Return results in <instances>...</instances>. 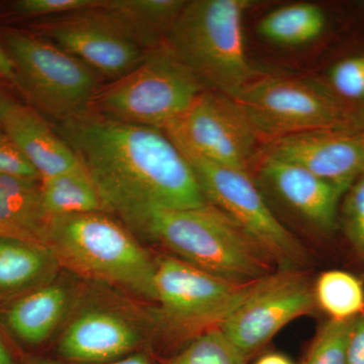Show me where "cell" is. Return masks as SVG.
<instances>
[{"mask_svg": "<svg viewBox=\"0 0 364 364\" xmlns=\"http://www.w3.org/2000/svg\"><path fill=\"white\" fill-rule=\"evenodd\" d=\"M255 164L261 178L294 212L318 229H334L343 196L338 188L299 165L262 153Z\"/></svg>", "mask_w": 364, "mask_h": 364, "instance_id": "9a60e30c", "label": "cell"}, {"mask_svg": "<svg viewBox=\"0 0 364 364\" xmlns=\"http://www.w3.org/2000/svg\"><path fill=\"white\" fill-rule=\"evenodd\" d=\"M56 131L77 155L109 213L140 231L157 208L208 205L191 164L159 129L117 121L95 109Z\"/></svg>", "mask_w": 364, "mask_h": 364, "instance_id": "6da1fadb", "label": "cell"}, {"mask_svg": "<svg viewBox=\"0 0 364 364\" xmlns=\"http://www.w3.org/2000/svg\"><path fill=\"white\" fill-rule=\"evenodd\" d=\"M165 133L181 150L210 161L249 172L261 143L250 122L227 95L205 90Z\"/></svg>", "mask_w": 364, "mask_h": 364, "instance_id": "30bf717a", "label": "cell"}, {"mask_svg": "<svg viewBox=\"0 0 364 364\" xmlns=\"http://www.w3.org/2000/svg\"><path fill=\"white\" fill-rule=\"evenodd\" d=\"M316 305L314 289L306 275L282 269L261 280L219 329L250 358L284 326L310 313Z\"/></svg>", "mask_w": 364, "mask_h": 364, "instance_id": "8fae6325", "label": "cell"}, {"mask_svg": "<svg viewBox=\"0 0 364 364\" xmlns=\"http://www.w3.org/2000/svg\"><path fill=\"white\" fill-rule=\"evenodd\" d=\"M59 267L46 244L0 236V304L7 305L48 284Z\"/></svg>", "mask_w": 364, "mask_h": 364, "instance_id": "ac0fdd59", "label": "cell"}, {"mask_svg": "<svg viewBox=\"0 0 364 364\" xmlns=\"http://www.w3.org/2000/svg\"><path fill=\"white\" fill-rule=\"evenodd\" d=\"M208 203L231 217L253 236L277 264L294 269L306 262L305 248L277 219L249 172L223 166L181 150Z\"/></svg>", "mask_w": 364, "mask_h": 364, "instance_id": "9c48e42d", "label": "cell"}, {"mask_svg": "<svg viewBox=\"0 0 364 364\" xmlns=\"http://www.w3.org/2000/svg\"><path fill=\"white\" fill-rule=\"evenodd\" d=\"M0 174L41 181L39 173L11 136L0 128Z\"/></svg>", "mask_w": 364, "mask_h": 364, "instance_id": "f1b7e54d", "label": "cell"}, {"mask_svg": "<svg viewBox=\"0 0 364 364\" xmlns=\"http://www.w3.org/2000/svg\"><path fill=\"white\" fill-rule=\"evenodd\" d=\"M326 23L321 7L299 2L267 14L258 25V32L273 44L294 47L317 39L324 32Z\"/></svg>", "mask_w": 364, "mask_h": 364, "instance_id": "7402d4cb", "label": "cell"}, {"mask_svg": "<svg viewBox=\"0 0 364 364\" xmlns=\"http://www.w3.org/2000/svg\"><path fill=\"white\" fill-rule=\"evenodd\" d=\"M21 363L23 364H154L151 360L149 355L145 352H139V353L133 354L128 358L119 359V360L112 361V363H67V361L60 360L58 358H45V356L26 355L21 356Z\"/></svg>", "mask_w": 364, "mask_h": 364, "instance_id": "4dcf8cb0", "label": "cell"}, {"mask_svg": "<svg viewBox=\"0 0 364 364\" xmlns=\"http://www.w3.org/2000/svg\"><path fill=\"white\" fill-rule=\"evenodd\" d=\"M47 245L59 265L154 301L155 260L107 213L50 218Z\"/></svg>", "mask_w": 364, "mask_h": 364, "instance_id": "277c9868", "label": "cell"}, {"mask_svg": "<svg viewBox=\"0 0 364 364\" xmlns=\"http://www.w3.org/2000/svg\"><path fill=\"white\" fill-rule=\"evenodd\" d=\"M0 81L18 90V79H16L13 62L1 42H0Z\"/></svg>", "mask_w": 364, "mask_h": 364, "instance_id": "1f68e13d", "label": "cell"}, {"mask_svg": "<svg viewBox=\"0 0 364 364\" xmlns=\"http://www.w3.org/2000/svg\"><path fill=\"white\" fill-rule=\"evenodd\" d=\"M49 219L43 205L41 181L0 174V236L47 245Z\"/></svg>", "mask_w": 364, "mask_h": 364, "instance_id": "ffe728a7", "label": "cell"}, {"mask_svg": "<svg viewBox=\"0 0 364 364\" xmlns=\"http://www.w3.org/2000/svg\"><path fill=\"white\" fill-rule=\"evenodd\" d=\"M100 2L102 0H16L9 4V11L20 18L45 21L90 11Z\"/></svg>", "mask_w": 364, "mask_h": 364, "instance_id": "4316f807", "label": "cell"}, {"mask_svg": "<svg viewBox=\"0 0 364 364\" xmlns=\"http://www.w3.org/2000/svg\"><path fill=\"white\" fill-rule=\"evenodd\" d=\"M346 364H364V312L354 318L347 346Z\"/></svg>", "mask_w": 364, "mask_h": 364, "instance_id": "f546056e", "label": "cell"}, {"mask_svg": "<svg viewBox=\"0 0 364 364\" xmlns=\"http://www.w3.org/2000/svg\"><path fill=\"white\" fill-rule=\"evenodd\" d=\"M343 225L349 241L364 254V172L347 191Z\"/></svg>", "mask_w": 364, "mask_h": 364, "instance_id": "83f0119b", "label": "cell"}, {"mask_svg": "<svg viewBox=\"0 0 364 364\" xmlns=\"http://www.w3.org/2000/svg\"><path fill=\"white\" fill-rule=\"evenodd\" d=\"M184 0H102L97 11L150 51L162 45L186 6Z\"/></svg>", "mask_w": 364, "mask_h": 364, "instance_id": "d6986e66", "label": "cell"}, {"mask_svg": "<svg viewBox=\"0 0 364 364\" xmlns=\"http://www.w3.org/2000/svg\"><path fill=\"white\" fill-rule=\"evenodd\" d=\"M208 90L163 43L126 75L102 86L90 109L124 123L164 131Z\"/></svg>", "mask_w": 364, "mask_h": 364, "instance_id": "8992f818", "label": "cell"}, {"mask_svg": "<svg viewBox=\"0 0 364 364\" xmlns=\"http://www.w3.org/2000/svg\"><path fill=\"white\" fill-rule=\"evenodd\" d=\"M316 304L334 321L351 320L364 312L363 282L351 273H322L314 287Z\"/></svg>", "mask_w": 364, "mask_h": 364, "instance_id": "603a6c76", "label": "cell"}, {"mask_svg": "<svg viewBox=\"0 0 364 364\" xmlns=\"http://www.w3.org/2000/svg\"><path fill=\"white\" fill-rule=\"evenodd\" d=\"M261 143L311 131H364V107L312 79L261 73L232 97Z\"/></svg>", "mask_w": 364, "mask_h": 364, "instance_id": "5b68a950", "label": "cell"}, {"mask_svg": "<svg viewBox=\"0 0 364 364\" xmlns=\"http://www.w3.org/2000/svg\"><path fill=\"white\" fill-rule=\"evenodd\" d=\"M0 364H16L4 344L0 341Z\"/></svg>", "mask_w": 364, "mask_h": 364, "instance_id": "836d02e7", "label": "cell"}, {"mask_svg": "<svg viewBox=\"0 0 364 364\" xmlns=\"http://www.w3.org/2000/svg\"><path fill=\"white\" fill-rule=\"evenodd\" d=\"M261 280L235 284L174 256H161L155 259L158 316L168 334L188 343L219 328L254 293Z\"/></svg>", "mask_w": 364, "mask_h": 364, "instance_id": "ba28073f", "label": "cell"}, {"mask_svg": "<svg viewBox=\"0 0 364 364\" xmlns=\"http://www.w3.org/2000/svg\"><path fill=\"white\" fill-rule=\"evenodd\" d=\"M43 205L49 218L107 213L100 191L81 164L70 170L41 181Z\"/></svg>", "mask_w": 364, "mask_h": 364, "instance_id": "44dd1931", "label": "cell"}, {"mask_svg": "<svg viewBox=\"0 0 364 364\" xmlns=\"http://www.w3.org/2000/svg\"><path fill=\"white\" fill-rule=\"evenodd\" d=\"M249 359L215 328L191 339L165 364H247Z\"/></svg>", "mask_w": 364, "mask_h": 364, "instance_id": "cb8c5ba5", "label": "cell"}, {"mask_svg": "<svg viewBox=\"0 0 364 364\" xmlns=\"http://www.w3.org/2000/svg\"><path fill=\"white\" fill-rule=\"evenodd\" d=\"M203 272L247 284L275 273L277 262L267 249L219 208H157L140 230Z\"/></svg>", "mask_w": 364, "mask_h": 364, "instance_id": "7a4b0ae2", "label": "cell"}, {"mask_svg": "<svg viewBox=\"0 0 364 364\" xmlns=\"http://www.w3.org/2000/svg\"><path fill=\"white\" fill-rule=\"evenodd\" d=\"M95 9L45 20L33 31L98 75L116 80L138 66L147 51Z\"/></svg>", "mask_w": 364, "mask_h": 364, "instance_id": "7c38bea8", "label": "cell"}, {"mask_svg": "<svg viewBox=\"0 0 364 364\" xmlns=\"http://www.w3.org/2000/svg\"><path fill=\"white\" fill-rule=\"evenodd\" d=\"M6 93L4 92V91L2 90L1 88H0V102H1V100H4V98L6 97Z\"/></svg>", "mask_w": 364, "mask_h": 364, "instance_id": "e575fe53", "label": "cell"}, {"mask_svg": "<svg viewBox=\"0 0 364 364\" xmlns=\"http://www.w3.org/2000/svg\"><path fill=\"white\" fill-rule=\"evenodd\" d=\"M63 284L48 282L7 304L2 322L21 343L37 346L54 334L69 306Z\"/></svg>", "mask_w": 364, "mask_h": 364, "instance_id": "e0dca14e", "label": "cell"}, {"mask_svg": "<svg viewBox=\"0 0 364 364\" xmlns=\"http://www.w3.org/2000/svg\"><path fill=\"white\" fill-rule=\"evenodd\" d=\"M354 318L331 320L321 329L301 364H346Z\"/></svg>", "mask_w": 364, "mask_h": 364, "instance_id": "d4e9b609", "label": "cell"}, {"mask_svg": "<svg viewBox=\"0 0 364 364\" xmlns=\"http://www.w3.org/2000/svg\"><path fill=\"white\" fill-rule=\"evenodd\" d=\"M142 333L128 318L105 309H91L62 333L57 358L74 363H104L142 352Z\"/></svg>", "mask_w": 364, "mask_h": 364, "instance_id": "5bb4252c", "label": "cell"}, {"mask_svg": "<svg viewBox=\"0 0 364 364\" xmlns=\"http://www.w3.org/2000/svg\"><path fill=\"white\" fill-rule=\"evenodd\" d=\"M330 88L344 102L358 105L364 102V56L349 57L330 69Z\"/></svg>", "mask_w": 364, "mask_h": 364, "instance_id": "484cf974", "label": "cell"}, {"mask_svg": "<svg viewBox=\"0 0 364 364\" xmlns=\"http://www.w3.org/2000/svg\"><path fill=\"white\" fill-rule=\"evenodd\" d=\"M361 139H363V143L364 146V131L361 132Z\"/></svg>", "mask_w": 364, "mask_h": 364, "instance_id": "d590c367", "label": "cell"}, {"mask_svg": "<svg viewBox=\"0 0 364 364\" xmlns=\"http://www.w3.org/2000/svg\"><path fill=\"white\" fill-rule=\"evenodd\" d=\"M2 41L13 62L18 91L36 109L58 123L90 109L102 87L90 67L36 33L6 28Z\"/></svg>", "mask_w": 364, "mask_h": 364, "instance_id": "52a82bcc", "label": "cell"}, {"mask_svg": "<svg viewBox=\"0 0 364 364\" xmlns=\"http://www.w3.org/2000/svg\"><path fill=\"white\" fill-rule=\"evenodd\" d=\"M0 128L18 145L41 181L81 166L70 146L28 105L6 95L0 102Z\"/></svg>", "mask_w": 364, "mask_h": 364, "instance_id": "2e32d148", "label": "cell"}, {"mask_svg": "<svg viewBox=\"0 0 364 364\" xmlns=\"http://www.w3.org/2000/svg\"><path fill=\"white\" fill-rule=\"evenodd\" d=\"M361 132L311 131L263 144L260 153L299 165L329 182L342 193L364 172Z\"/></svg>", "mask_w": 364, "mask_h": 364, "instance_id": "4fadbf2b", "label": "cell"}, {"mask_svg": "<svg viewBox=\"0 0 364 364\" xmlns=\"http://www.w3.org/2000/svg\"><path fill=\"white\" fill-rule=\"evenodd\" d=\"M252 4L188 1L167 33L165 44L208 90L232 98L260 75L249 61L244 41V14Z\"/></svg>", "mask_w": 364, "mask_h": 364, "instance_id": "3957f363", "label": "cell"}, {"mask_svg": "<svg viewBox=\"0 0 364 364\" xmlns=\"http://www.w3.org/2000/svg\"><path fill=\"white\" fill-rule=\"evenodd\" d=\"M256 364H293V363L282 354L269 353L262 356Z\"/></svg>", "mask_w": 364, "mask_h": 364, "instance_id": "d6a6232c", "label": "cell"}]
</instances>
